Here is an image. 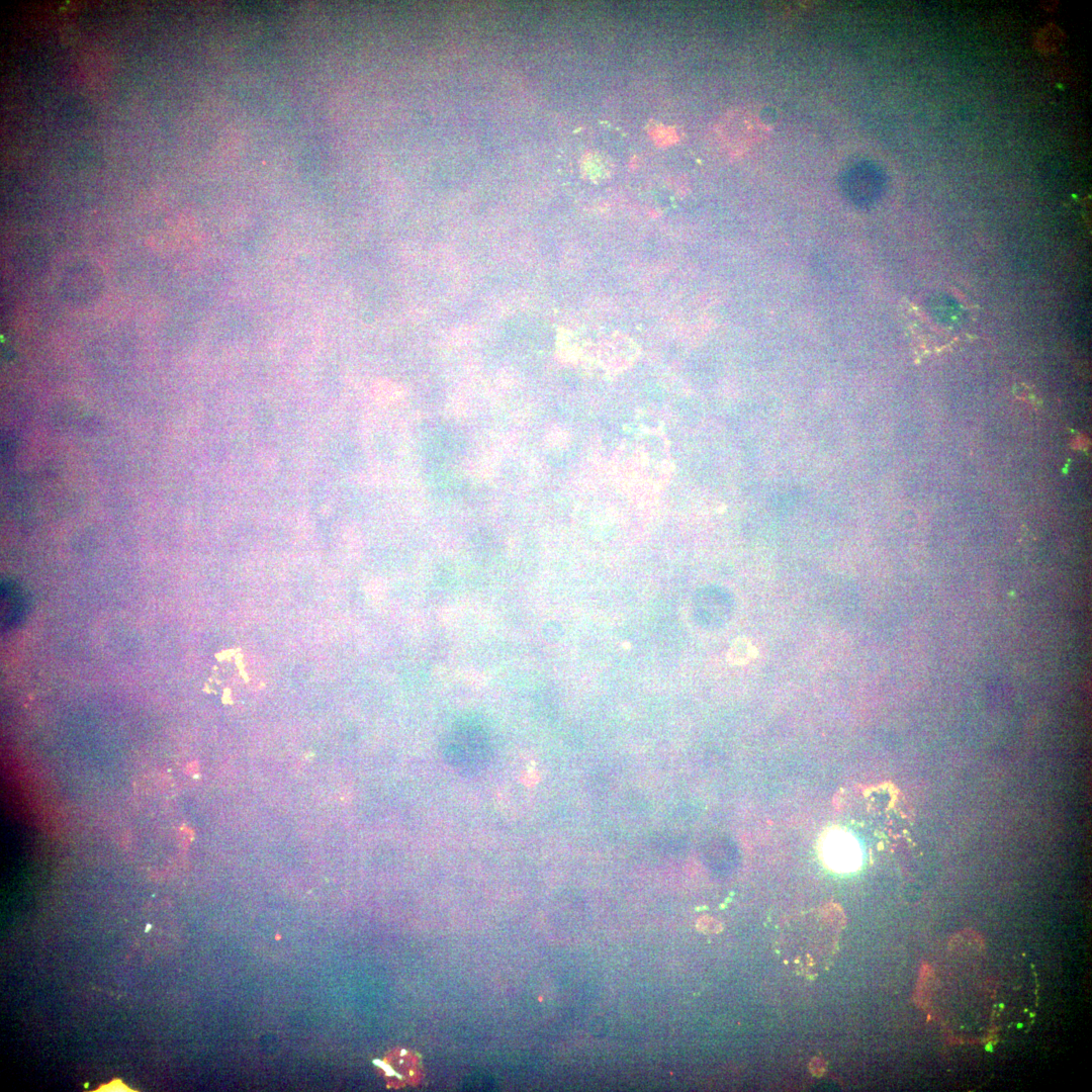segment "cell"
Segmentation results:
<instances>
[{
  "label": "cell",
  "instance_id": "2",
  "mask_svg": "<svg viewBox=\"0 0 1092 1092\" xmlns=\"http://www.w3.org/2000/svg\"><path fill=\"white\" fill-rule=\"evenodd\" d=\"M450 764L464 774L484 767L490 755V743L484 728L476 722H460L450 732L444 747Z\"/></svg>",
  "mask_w": 1092,
  "mask_h": 1092
},
{
  "label": "cell",
  "instance_id": "5",
  "mask_svg": "<svg viewBox=\"0 0 1092 1092\" xmlns=\"http://www.w3.org/2000/svg\"><path fill=\"white\" fill-rule=\"evenodd\" d=\"M757 656V649L747 638L734 640L727 653V660L732 665H745Z\"/></svg>",
  "mask_w": 1092,
  "mask_h": 1092
},
{
  "label": "cell",
  "instance_id": "4",
  "mask_svg": "<svg viewBox=\"0 0 1092 1092\" xmlns=\"http://www.w3.org/2000/svg\"><path fill=\"white\" fill-rule=\"evenodd\" d=\"M2 625L5 629L18 625L25 613V601L19 587L12 581L1 584Z\"/></svg>",
  "mask_w": 1092,
  "mask_h": 1092
},
{
  "label": "cell",
  "instance_id": "3",
  "mask_svg": "<svg viewBox=\"0 0 1092 1092\" xmlns=\"http://www.w3.org/2000/svg\"><path fill=\"white\" fill-rule=\"evenodd\" d=\"M821 855L826 864L840 873L855 871L861 863V849L858 841L842 830H833L824 836L821 843Z\"/></svg>",
  "mask_w": 1092,
  "mask_h": 1092
},
{
  "label": "cell",
  "instance_id": "1",
  "mask_svg": "<svg viewBox=\"0 0 1092 1092\" xmlns=\"http://www.w3.org/2000/svg\"><path fill=\"white\" fill-rule=\"evenodd\" d=\"M835 921L821 919L819 927L791 930L785 934L783 950L786 963H792L803 972L820 970L832 956L837 940Z\"/></svg>",
  "mask_w": 1092,
  "mask_h": 1092
}]
</instances>
